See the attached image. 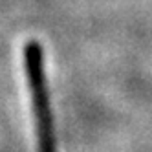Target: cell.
<instances>
[{"label": "cell", "instance_id": "cell-1", "mask_svg": "<svg viewBox=\"0 0 152 152\" xmlns=\"http://www.w3.org/2000/svg\"><path fill=\"white\" fill-rule=\"evenodd\" d=\"M24 66L26 79L29 86V97L37 121L39 152H55L53 137V117L50 106V95L44 75V51L37 40H29L24 48Z\"/></svg>", "mask_w": 152, "mask_h": 152}]
</instances>
